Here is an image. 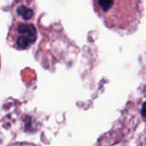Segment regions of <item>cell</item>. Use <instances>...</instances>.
<instances>
[{
  "label": "cell",
  "instance_id": "1",
  "mask_svg": "<svg viewBox=\"0 0 146 146\" xmlns=\"http://www.w3.org/2000/svg\"><path fill=\"white\" fill-rule=\"evenodd\" d=\"M96 13L111 26H127L142 15L140 0H92Z\"/></svg>",
  "mask_w": 146,
  "mask_h": 146
},
{
  "label": "cell",
  "instance_id": "2",
  "mask_svg": "<svg viewBox=\"0 0 146 146\" xmlns=\"http://www.w3.org/2000/svg\"><path fill=\"white\" fill-rule=\"evenodd\" d=\"M38 33L32 22L15 21L9 28L7 42L16 50L29 49L36 41Z\"/></svg>",
  "mask_w": 146,
  "mask_h": 146
},
{
  "label": "cell",
  "instance_id": "3",
  "mask_svg": "<svg viewBox=\"0 0 146 146\" xmlns=\"http://www.w3.org/2000/svg\"><path fill=\"white\" fill-rule=\"evenodd\" d=\"M141 114H142V116L145 117L146 119V102H144V104H143V106H142Z\"/></svg>",
  "mask_w": 146,
  "mask_h": 146
},
{
  "label": "cell",
  "instance_id": "4",
  "mask_svg": "<svg viewBox=\"0 0 146 146\" xmlns=\"http://www.w3.org/2000/svg\"><path fill=\"white\" fill-rule=\"evenodd\" d=\"M0 67H1V58H0Z\"/></svg>",
  "mask_w": 146,
  "mask_h": 146
}]
</instances>
